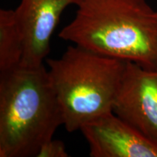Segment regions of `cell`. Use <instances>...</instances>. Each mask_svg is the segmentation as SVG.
<instances>
[{
	"mask_svg": "<svg viewBox=\"0 0 157 157\" xmlns=\"http://www.w3.org/2000/svg\"><path fill=\"white\" fill-rule=\"evenodd\" d=\"M60 39L88 50L157 67V13L146 0H81Z\"/></svg>",
	"mask_w": 157,
	"mask_h": 157,
	"instance_id": "obj_1",
	"label": "cell"
},
{
	"mask_svg": "<svg viewBox=\"0 0 157 157\" xmlns=\"http://www.w3.org/2000/svg\"><path fill=\"white\" fill-rule=\"evenodd\" d=\"M63 122L44 64L0 73V157H36Z\"/></svg>",
	"mask_w": 157,
	"mask_h": 157,
	"instance_id": "obj_2",
	"label": "cell"
},
{
	"mask_svg": "<svg viewBox=\"0 0 157 157\" xmlns=\"http://www.w3.org/2000/svg\"><path fill=\"white\" fill-rule=\"evenodd\" d=\"M126 62L74 44L60 58L48 59L49 76L68 132H75L86 123L113 112Z\"/></svg>",
	"mask_w": 157,
	"mask_h": 157,
	"instance_id": "obj_3",
	"label": "cell"
},
{
	"mask_svg": "<svg viewBox=\"0 0 157 157\" xmlns=\"http://www.w3.org/2000/svg\"><path fill=\"white\" fill-rule=\"evenodd\" d=\"M113 112L157 143V67L126 62Z\"/></svg>",
	"mask_w": 157,
	"mask_h": 157,
	"instance_id": "obj_4",
	"label": "cell"
},
{
	"mask_svg": "<svg viewBox=\"0 0 157 157\" xmlns=\"http://www.w3.org/2000/svg\"><path fill=\"white\" fill-rule=\"evenodd\" d=\"M81 0H21L15 16L24 42L21 66L36 67L44 64L50 50L52 34L64 10L77 6Z\"/></svg>",
	"mask_w": 157,
	"mask_h": 157,
	"instance_id": "obj_5",
	"label": "cell"
},
{
	"mask_svg": "<svg viewBox=\"0 0 157 157\" xmlns=\"http://www.w3.org/2000/svg\"><path fill=\"white\" fill-rule=\"evenodd\" d=\"M79 130L91 157H157V143L113 112L86 123Z\"/></svg>",
	"mask_w": 157,
	"mask_h": 157,
	"instance_id": "obj_6",
	"label": "cell"
},
{
	"mask_svg": "<svg viewBox=\"0 0 157 157\" xmlns=\"http://www.w3.org/2000/svg\"><path fill=\"white\" fill-rule=\"evenodd\" d=\"M24 42L13 10H0V73L21 66Z\"/></svg>",
	"mask_w": 157,
	"mask_h": 157,
	"instance_id": "obj_7",
	"label": "cell"
},
{
	"mask_svg": "<svg viewBox=\"0 0 157 157\" xmlns=\"http://www.w3.org/2000/svg\"><path fill=\"white\" fill-rule=\"evenodd\" d=\"M68 154L61 140H51L41 146L36 157H68Z\"/></svg>",
	"mask_w": 157,
	"mask_h": 157,
	"instance_id": "obj_8",
	"label": "cell"
},
{
	"mask_svg": "<svg viewBox=\"0 0 157 157\" xmlns=\"http://www.w3.org/2000/svg\"><path fill=\"white\" fill-rule=\"evenodd\" d=\"M156 13H157V11H156Z\"/></svg>",
	"mask_w": 157,
	"mask_h": 157,
	"instance_id": "obj_9",
	"label": "cell"
}]
</instances>
